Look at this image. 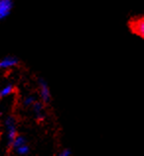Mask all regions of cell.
I'll list each match as a JSON object with an SVG mask.
<instances>
[{
  "instance_id": "7a4b0ae2",
  "label": "cell",
  "mask_w": 144,
  "mask_h": 156,
  "mask_svg": "<svg viewBox=\"0 0 144 156\" xmlns=\"http://www.w3.org/2000/svg\"><path fill=\"white\" fill-rule=\"evenodd\" d=\"M40 100H42L43 103H48L51 101V90H49V87L47 83L44 80L40 79Z\"/></svg>"
},
{
  "instance_id": "8fae6325",
  "label": "cell",
  "mask_w": 144,
  "mask_h": 156,
  "mask_svg": "<svg viewBox=\"0 0 144 156\" xmlns=\"http://www.w3.org/2000/svg\"><path fill=\"white\" fill-rule=\"evenodd\" d=\"M58 155L59 156H69V155H71V151H70V149H68V148L63 149L62 151H60Z\"/></svg>"
},
{
  "instance_id": "8992f818",
  "label": "cell",
  "mask_w": 144,
  "mask_h": 156,
  "mask_svg": "<svg viewBox=\"0 0 144 156\" xmlns=\"http://www.w3.org/2000/svg\"><path fill=\"white\" fill-rule=\"evenodd\" d=\"M31 107H32V109H33V112H34V114L36 115L37 119H38V120H43V119L44 118L43 102L36 101Z\"/></svg>"
},
{
  "instance_id": "6da1fadb",
  "label": "cell",
  "mask_w": 144,
  "mask_h": 156,
  "mask_svg": "<svg viewBox=\"0 0 144 156\" xmlns=\"http://www.w3.org/2000/svg\"><path fill=\"white\" fill-rule=\"evenodd\" d=\"M5 129H6V137L8 146L11 147L12 142L17 136V126H16V120L14 117H7L5 120Z\"/></svg>"
},
{
  "instance_id": "3957f363",
  "label": "cell",
  "mask_w": 144,
  "mask_h": 156,
  "mask_svg": "<svg viewBox=\"0 0 144 156\" xmlns=\"http://www.w3.org/2000/svg\"><path fill=\"white\" fill-rule=\"evenodd\" d=\"M12 8H13L12 0H0V21L10 15Z\"/></svg>"
},
{
  "instance_id": "277c9868",
  "label": "cell",
  "mask_w": 144,
  "mask_h": 156,
  "mask_svg": "<svg viewBox=\"0 0 144 156\" xmlns=\"http://www.w3.org/2000/svg\"><path fill=\"white\" fill-rule=\"evenodd\" d=\"M19 64V59L16 56H5L0 60V69H9L17 66Z\"/></svg>"
},
{
  "instance_id": "52a82bcc",
  "label": "cell",
  "mask_w": 144,
  "mask_h": 156,
  "mask_svg": "<svg viewBox=\"0 0 144 156\" xmlns=\"http://www.w3.org/2000/svg\"><path fill=\"white\" fill-rule=\"evenodd\" d=\"M26 138H25L24 136H22V135H18L15 137V139L13 140V142H12V145H11V148L12 149H16L17 147L21 146L23 144H26Z\"/></svg>"
},
{
  "instance_id": "ba28073f",
  "label": "cell",
  "mask_w": 144,
  "mask_h": 156,
  "mask_svg": "<svg viewBox=\"0 0 144 156\" xmlns=\"http://www.w3.org/2000/svg\"><path fill=\"white\" fill-rule=\"evenodd\" d=\"M14 90H15V88H14L13 85L8 84L6 86H4V87L0 90V96H1V97L9 96V95H11V94L14 93Z\"/></svg>"
},
{
  "instance_id": "9c48e42d",
  "label": "cell",
  "mask_w": 144,
  "mask_h": 156,
  "mask_svg": "<svg viewBox=\"0 0 144 156\" xmlns=\"http://www.w3.org/2000/svg\"><path fill=\"white\" fill-rule=\"evenodd\" d=\"M16 151V153H17L18 155H21V156H25V155H28V153L30 152V147H29L26 144H23L21 146L17 147L16 149H14Z\"/></svg>"
},
{
  "instance_id": "4fadbf2b",
  "label": "cell",
  "mask_w": 144,
  "mask_h": 156,
  "mask_svg": "<svg viewBox=\"0 0 144 156\" xmlns=\"http://www.w3.org/2000/svg\"><path fill=\"white\" fill-rule=\"evenodd\" d=\"M0 98H1V96H0Z\"/></svg>"
},
{
  "instance_id": "5b68a950",
  "label": "cell",
  "mask_w": 144,
  "mask_h": 156,
  "mask_svg": "<svg viewBox=\"0 0 144 156\" xmlns=\"http://www.w3.org/2000/svg\"><path fill=\"white\" fill-rule=\"evenodd\" d=\"M131 28H132V31L135 33V34L140 36L141 38H143L144 37V20L142 17L140 19L138 18L135 20V21L132 23Z\"/></svg>"
},
{
  "instance_id": "7c38bea8",
  "label": "cell",
  "mask_w": 144,
  "mask_h": 156,
  "mask_svg": "<svg viewBox=\"0 0 144 156\" xmlns=\"http://www.w3.org/2000/svg\"><path fill=\"white\" fill-rule=\"evenodd\" d=\"M0 115H1V111H0Z\"/></svg>"
},
{
  "instance_id": "30bf717a",
  "label": "cell",
  "mask_w": 144,
  "mask_h": 156,
  "mask_svg": "<svg viewBox=\"0 0 144 156\" xmlns=\"http://www.w3.org/2000/svg\"><path fill=\"white\" fill-rule=\"evenodd\" d=\"M37 100H36V98L34 96H28L26 97L24 99V106H26V107H31L33 104L35 103Z\"/></svg>"
}]
</instances>
